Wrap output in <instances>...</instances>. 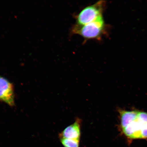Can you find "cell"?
Instances as JSON below:
<instances>
[{
	"label": "cell",
	"instance_id": "4",
	"mask_svg": "<svg viewBox=\"0 0 147 147\" xmlns=\"http://www.w3.org/2000/svg\"><path fill=\"white\" fill-rule=\"evenodd\" d=\"M81 122V119L77 118L74 123L67 127L60 134L61 138L80 140Z\"/></svg>",
	"mask_w": 147,
	"mask_h": 147
},
{
	"label": "cell",
	"instance_id": "3",
	"mask_svg": "<svg viewBox=\"0 0 147 147\" xmlns=\"http://www.w3.org/2000/svg\"><path fill=\"white\" fill-rule=\"evenodd\" d=\"M0 100L13 106L14 105L13 86L7 79L0 76Z\"/></svg>",
	"mask_w": 147,
	"mask_h": 147
},
{
	"label": "cell",
	"instance_id": "2",
	"mask_svg": "<svg viewBox=\"0 0 147 147\" xmlns=\"http://www.w3.org/2000/svg\"><path fill=\"white\" fill-rule=\"evenodd\" d=\"M105 4L104 1H99L82 9L76 16V25L79 26L85 25L102 16Z\"/></svg>",
	"mask_w": 147,
	"mask_h": 147
},
{
	"label": "cell",
	"instance_id": "1",
	"mask_svg": "<svg viewBox=\"0 0 147 147\" xmlns=\"http://www.w3.org/2000/svg\"><path fill=\"white\" fill-rule=\"evenodd\" d=\"M106 25L103 16L87 24L79 26L75 25L73 28V34L82 36L85 40H100L105 33Z\"/></svg>",
	"mask_w": 147,
	"mask_h": 147
},
{
	"label": "cell",
	"instance_id": "6",
	"mask_svg": "<svg viewBox=\"0 0 147 147\" xmlns=\"http://www.w3.org/2000/svg\"><path fill=\"white\" fill-rule=\"evenodd\" d=\"M79 140L66 138H61V142L65 147H78Z\"/></svg>",
	"mask_w": 147,
	"mask_h": 147
},
{
	"label": "cell",
	"instance_id": "5",
	"mask_svg": "<svg viewBox=\"0 0 147 147\" xmlns=\"http://www.w3.org/2000/svg\"><path fill=\"white\" fill-rule=\"evenodd\" d=\"M118 112L120 116V128L122 129L135 120L137 116L138 111L119 109Z\"/></svg>",
	"mask_w": 147,
	"mask_h": 147
}]
</instances>
